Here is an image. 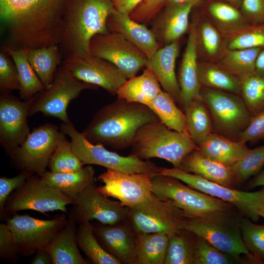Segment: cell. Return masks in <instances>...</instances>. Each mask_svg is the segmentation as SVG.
Masks as SVG:
<instances>
[{"label": "cell", "instance_id": "cell-59", "mask_svg": "<svg viewBox=\"0 0 264 264\" xmlns=\"http://www.w3.org/2000/svg\"><path fill=\"white\" fill-rule=\"evenodd\" d=\"M259 215L260 217H262L264 219V206L262 207V208L260 211Z\"/></svg>", "mask_w": 264, "mask_h": 264}, {"label": "cell", "instance_id": "cell-14", "mask_svg": "<svg viewBox=\"0 0 264 264\" xmlns=\"http://www.w3.org/2000/svg\"><path fill=\"white\" fill-rule=\"evenodd\" d=\"M68 218L59 214L52 219L44 220L27 214H15L7 218L5 222L15 239L19 254L28 256L39 249L46 248L54 235L66 223Z\"/></svg>", "mask_w": 264, "mask_h": 264}, {"label": "cell", "instance_id": "cell-4", "mask_svg": "<svg viewBox=\"0 0 264 264\" xmlns=\"http://www.w3.org/2000/svg\"><path fill=\"white\" fill-rule=\"evenodd\" d=\"M131 147V155L142 160L164 159L178 168L184 157L198 146L189 133L170 129L157 120L139 129Z\"/></svg>", "mask_w": 264, "mask_h": 264}, {"label": "cell", "instance_id": "cell-50", "mask_svg": "<svg viewBox=\"0 0 264 264\" xmlns=\"http://www.w3.org/2000/svg\"><path fill=\"white\" fill-rule=\"evenodd\" d=\"M264 139V110L252 116L246 126L238 136L237 140L246 143Z\"/></svg>", "mask_w": 264, "mask_h": 264}, {"label": "cell", "instance_id": "cell-32", "mask_svg": "<svg viewBox=\"0 0 264 264\" xmlns=\"http://www.w3.org/2000/svg\"><path fill=\"white\" fill-rule=\"evenodd\" d=\"M198 76L201 87L240 95L241 82L218 62L198 60Z\"/></svg>", "mask_w": 264, "mask_h": 264}, {"label": "cell", "instance_id": "cell-24", "mask_svg": "<svg viewBox=\"0 0 264 264\" xmlns=\"http://www.w3.org/2000/svg\"><path fill=\"white\" fill-rule=\"evenodd\" d=\"M191 22L198 60L218 62L227 49L225 36L199 10L195 13Z\"/></svg>", "mask_w": 264, "mask_h": 264}, {"label": "cell", "instance_id": "cell-23", "mask_svg": "<svg viewBox=\"0 0 264 264\" xmlns=\"http://www.w3.org/2000/svg\"><path fill=\"white\" fill-rule=\"evenodd\" d=\"M179 41L159 48L149 60L147 67L153 72L163 90L176 104L181 105V91L175 72L176 60L180 49Z\"/></svg>", "mask_w": 264, "mask_h": 264}, {"label": "cell", "instance_id": "cell-15", "mask_svg": "<svg viewBox=\"0 0 264 264\" xmlns=\"http://www.w3.org/2000/svg\"><path fill=\"white\" fill-rule=\"evenodd\" d=\"M129 212V207L101 193L93 183L78 195L66 214L78 225L93 220L113 224L127 219Z\"/></svg>", "mask_w": 264, "mask_h": 264}, {"label": "cell", "instance_id": "cell-12", "mask_svg": "<svg viewBox=\"0 0 264 264\" xmlns=\"http://www.w3.org/2000/svg\"><path fill=\"white\" fill-rule=\"evenodd\" d=\"M98 87L75 78L62 64L57 68L51 85L37 94L30 111V116L42 112L67 123L70 120L66 110L70 102L85 89H96Z\"/></svg>", "mask_w": 264, "mask_h": 264}, {"label": "cell", "instance_id": "cell-37", "mask_svg": "<svg viewBox=\"0 0 264 264\" xmlns=\"http://www.w3.org/2000/svg\"><path fill=\"white\" fill-rule=\"evenodd\" d=\"M262 48L227 49L218 63L241 82L255 73V64Z\"/></svg>", "mask_w": 264, "mask_h": 264}, {"label": "cell", "instance_id": "cell-13", "mask_svg": "<svg viewBox=\"0 0 264 264\" xmlns=\"http://www.w3.org/2000/svg\"><path fill=\"white\" fill-rule=\"evenodd\" d=\"M61 131L51 123L35 128L24 142L9 155L11 166L21 171L41 176L47 170Z\"/></svg>", "mask_w": 264, "mask_h": 264}, {"label": "cell", "instance_id": "cell-30", "mask_svg": "<svg viewBox=\"0 0 264 264\" xmlns=\"http://www.w3.org/2000/svg\"><path fill=\"white\" fill-rule=\"evenodd\" d=\"M162 90L156 78L148 67L139 76L128 79L119 88L117 98L148 106Z\"/></svg>", "mask_w": 264, "mask_h": 264}, {"label": "cell", "instance_id": "cell-51", "mask_svg": "<svg viewBox=\"0 0 264 264\" xmlns=\"http://www.w3.org/2000/svg\"><path fill=\"white\" fill-rule=\"evenodd\" d=\"M165 0H145L131 14V18L142 23L149 22L164 5Z\"/></svg>", "mask_w": 264, "mask_h": 264}, {"label": "cell", "instance_id": "cell-45", "mask_svg": "<svg viewBox=\"0 0 264 264\" xmlns=\"http://www.w3.org/2000/svg\"><path fill=\"white\" fill-rule=\"evenodd\" d=\"M240 96L252 116L264 110V77L254 74L243 80Z\"/></svg>", "mask_w": 264, "mask_h": 264}, {"label": "cell", "instance_id": "cell-57", "mask_svg": "<svg viewBox=\"0 0 264 264\" xmlns=\"http://www.w3.org/2000/svg\"><path fill=\"white\" fill-rule=\"evenodd\" d=\"M202 0H165L164 5L187 3L194 1L200 2Z\"/></svg>", "mask_w": 264, "mask_h": 264}, {"label": "cell", "instance_id": "cell-6", "mask_svg": "<svg viewBox=\"0 0 264 264\" xmlns=\"http://www.w3.org/2000/svg\"><path fill=\"white\" fill-rule=\"evenodd\" d=\"M60 131L69 136L74 152L84 165H99L107 169L128 173H147L152 176L159 174V167L149 160H144L131 154L124 156L107 150L103 145L90 142L71 121L63 122Z\"/></svg>", "mask_w": 264, "mask_h": 264}, {"label": "cell", "instance_id": "cell-52", "mask_svg": "<svg viewBox=\"0 0 264 264\" xmlns=\"http://www.w3.org/2000/svg\"><path fill=\"white\" fill-rule=\"evenodd\" d=\"M239 9L249 24L264 22V0H242Z\"/></svg>", "mask_w": 264, "mask_h": 264}, {"label": "cell", "instance_id": "cell-27", "mask_svg": "<svg viewBox=\"0 0 264 264\" xmlns=\"http://www.w3.org/2000/svg\"><path fill=\"white\" fill-rule=\"evenodd\" d=\"M78 226L68 219L66 224L52 238L46 248L52 264H87L77 242Z\"/></svg>", "mask_w": 264, "mask_h": 264}, {"label": "cell", "instance_id": "cell-29", "mask_svg": "<svg viewBox=\"0 0 264 264\" xmlns=\"http://www.w3.org/2000/svg\"><path fill=\"white\" fill-rule=\"evenodd\" d=\"M199 11L225 36L249 24L239 8L221 0H206Z\"/></svg>", "mask_w": 264, "mask_h": 264}, {"label": "cell", "instance_id": "cell-53", "mask_svg": "<svg viewBox=\"0 0 264 264\" xmlns=\"http://www.w3.org/2000/svg\"><path fill=\"white\" fill-rule=\"evenodd\" d=\"M115 10L121 14L130 15L145 0H111Z\"/></svg>", "mask_w": 264, "mask_h": 264}, {"label": "cell", "instance_id": "cell-31", "mask_svg": "<svg viewBox=\"0 0 264 264\" xmlns=\"http://www.w3.org/2000/svg\"><path fill=\"white\" fill-rule=\"evenodd\" d=\"M40 176L47 184L74 200L86 188L94 183L95 172L89 165L71 173L46 171Z\"/></svg>", "mask_w": 264, "mask_h": 264}, {"label": "cell", "instance_id": "cell-44", "mask_svg": "<svg viewBox=\"0 0 264 264\" xmlns=\"http://www.w3.org/2000/svg\"><path fill=\"white\" fill-rule=\"evenodd\" d=\"M248 261L220 250L205 239L196 235L194 264H247Z\"/></svg>", "mask_w": 264, "mask_h": 264}, {"label": "cell", "instance_id": "cell-33", "mask_svg": "<svg viewBox=\"0 0 264 264\" xmlns=\"http://www.w3.org/2000/svg\"><path fill=\"white\" fill-rule=\"evenodd\" d=\"M2 49L9 55L17 68L22 100H29L46 88L27 60V49H14L6 45Z\"/></svg>", "mask_w": 264, "mask_h": 264}, {"label": "cell", "instance_id": "cell-38", "mask_svg": "<svg viewBox=\"0 0 264 264\" xmlns=\"http://www.w3.org/2000/svg\"><path fill=\"white\" fill-rule=\"evenodd\" d=\"M148 107L170 129L180 132L189 133L184 113L177 107L173 99L165 91L162 90Z\"/></svg>", "mask_w": 264, "mask_h": 264}, {"label": "cell", "instance_id": "cell-21", "mask_svg": "<svg viewBox=\"0 0 264 264\" xmlns=\"http://www.w3.org/2000/svg\"><path fill=\"white\" fill-rule=\"evenodd\" d=\"M200 2L164 5V9L154 18L151 29L161 47L179 41L188 32L190 13Z\"/></svg>", "mask_w": 264, "mask_h": 264}, {"label": "cell", "instance_id": "cell-49", "mask_svg": "<svg viewBox=\"0 0 264 264\" xmlns=\"http://www.w3.org/2000/svg\"><path fill=\"white\" fill-rule=\"evenodd\" d=\"M19 255L14 236L6 223L0 224V258L12 263H17Z\"/></svg>", "mask_w": 264, "mask_h": 264}, {"label": "cell", "instance_id": "cell-54", "mask_svg": "<svg viewBox=\"0 0 264 264\" xmlns=\"http://www.w3.org/2000/svg\"><path fill=\"white\" fill-rule=\"evenodd\" d=\"M32 264H52L50 255L46 248L37 250L34 257L30 261Z\"/></svg>", "mask_w": 264, "mask_h": 264}, {"label": "cell", "instance_id": "cell-42", "mask_svg": "<svg viewBox=\"0 0 264 264\" xmlns=\"http://www.w3.org/2000/svg\"><path fill=\"white\" fill-rule=\"evenodd\" d=\"M264 166V145L249 151L232 166L236 188L257 175Z\"/></svg>", "mask_w": 264, "mask_h": 264}, {"label": "cell", "instance_id": "cell-19", "mask_svg": "<svg viewBox=\"0 0 264 264\" xmlns=\"http://www.w3.org/2000/svg\"><path fill=\"white\" fill-rule=\"evenodd\" d=\"M152 175L147 173H128L107 169L98 176L105 185L97 187L108 197L118 199L130 208L141 202L152 193Z\"/></svg>", "mask_w": 264, "mask_h": 264}, {"label": "cell", "instance_id": "cell-8", "mask_svg": "<svg viewBox=\"0 0 264 264\" xmlns=\"http://www.w3.org/2000/svg\"><path fill=\"white\" fill-rule=\"evenodd\" d=\"M159 174L176 177L197 190L231 204L244 217L255 222L259 220V212L264 206V187L256 192L240 191L175 167H159Z\"/></svg>", "mask_w": 264, "mask_h": 264}, {"label": "cell", "instance_id": "cell-18", "mask_svg": "<svg viewBox=\"0 0 264 264\" xmlns=\"http://www.w3.org/2000/svg\"><path fill=\"white\" fill-rule=\"evenodd\" d=\"M36 96L21 100L9 93L0 97V143L10 155L30 132L28 117Z\"/></svg>", "mask_w": 264, "mask_h": 264}, {"label": "cell", "instance_id": "cell-26", "mask_svg": "<svg viewBox=\"0 0 264 264\" xmlns=\"http://www.w3.org/2000/svg\"><path fill=\"white\" fill-rule=\"evenodd\" d=\"M178 168L226 187L236 189L231 167L204 155L198 148L184 157Z\"/></svg>", "mask_w": 264, "mask_h": 264}, {"label": "cell", "instance_id": "cell-10", "mask_svg": "<svg viewBox=\"0 0 264 264\" xmlns=\"http://www.w3.org/2000/svg\"><path fill=\"white\" fill-rule=\"evenodd\" d=\"M74 202L58 189L47 184L40 176L32 174L7 198L4 207L5 220L8 215L25 210L44 214L54 211L66 213L67 205Z\"/></svg>", "mask_w": 264, "mask_h": 264}, {"label": "cell", "instance_id": "cell-11", "mask_svg": "<svg viewBox=\"0 0 264 264\" xmlns=\"http://www.w3.org/2000/svg\"><path fill=\"white\" fill-rule=\"evenodd\" d=\"M152 191L158 197L172 201L188 218H195L206 213L235 208L231 204L213 197L178 179L157 174L152 176Z\"/></svg>", "mask_w": 264, "mask_h": 264}, {"label": "cell", "instance_id": "cell-48", "mask_svg": "<svg viewBox=\"0 0 264 264\" xmlns=\"http://www.w3.org/2000/svg\"><path fill=\"white\" fill-rule=\"evenodd\" d=\"M32 174L21 171L12 177L0 178V219L5 220L4 207L6 201L11 194L19 187Z\"/></svg>", "mask_w": 264, "mask_h": 264}, {"label": "cell", "instance_id": "cell-36", "mask_svg": "<svg viewBox=\"0 0 264 264\" xmlns=\"http://www.w3.org/2000/svg\"><path fill=\"white\" fill-rule=\"evenodd\" d=\"M137 234L135 264H164L170 237L162 233Z\"/></svg>", "mask_w": 264, "mask_h": 264}, {"label": "cell", "instance_id": "cell-16", "mask_svg": "<svg viewBox=\"0 0 264 264\" xmlns=\"http://www.w3.org/2000/svg\"><path fill=\"white\" fill-rule=\"evenodd\" d=\"M89 50L92 55L116 66L127 79L136 76L141 69L147 67L149 62L144 53L121 34L114 32L94 36L90 42Z\"/></svg>", "mask_w": 264, "mask_h": 264}, {"label": "cell", "instance_id": "cell-28", "mask_svg": "<svg viewBox=\"0 0 264 264\" xmlns=\"http://www.w3.org/2000/svg\"><path fill=\"white\" fill-rule=\"evenodd\" d=\"M198 146L204 155L230 167L250 150L245 143L215 132L211 133Z\"/></svg>", "mask_w": 264, "mask_h": 264}, {"label": "cell", "instance_id": "cell-17", "mask_svg": "<svg viewBox=\"0 0 264 264\" xmlns=\"http://www.w3.org/2000/svg\"><path fill=\"white\" fill-rule=\"evenodd\" d=\"M63 64L78 80L101 87L112 95H116L128 79L112 63L91 53L70 55L64 59Z\"/></svg>", "mask_w": 264, "mask_h": 264}, {"label": "cell", "instance_id": "cell-46", "mask_svg": "<svg viewBox=\"0 0 264 264\" xmlns=\"http://www.w3.org/2000/svg\"><path fill=\"white\" fill-rule=\"evenodd\" d=\"M241 233L246 248L261 264H264V224H257L243 217Z\"/></svg>", "mask_w": 264, "mask_h": 264}, {"label": "cell", "instance_id": "cell-1", "mask_svg": "<svg viewBox=\"0 0 264 264\" xmlns=\"http://www.w3.org/2000/svg\"><path fill=\"white\" fill-rule=\"evenodd\" d=\"M75 0H0L6 44L14 49L60 45L66 13Z\"/></svg>", "mask_w": 264, "mask_h": 264}, {"label": "cell", "instance_id": "cell-20", "mask_svg": "<svg viewBox=\"0 0 264 264\" xmlns=\"http://www.w3.org/2000/svg\"><path fill=\"white\" fill-rule=\"evenodd\" d=\"M94 233L104 250L120 264H135L137 233L128 219L113 224L96 221Z\"/></svg>", "mask_w": 264, "mask_h": 264}, {"label": "cell", "instance_id": "cell-22", "mask_svg": "<svg viewBox=\"0 0 264 264\" xmlns=\"http://www.w3.org/2000/svg\"><path fill=\"white\" fill-rule=\"evenodd\" d=\"M107 26L110 32L121 34L144 53L149 60L161 47L152 30L144 24L135 21L129 15L115 10L109 16Z\"/></svg>", "mask_w": 264, "mask_h": 264}, {"label": "cell", "instance_id": "cell-2", "mask_svg": "<svg viewBox=\"0 0 264 264\" xmlns=\"http://www.w3.org/2000/svg\"><path fill=\"white\" fill-rule=\"evenodd\" d=\"M157 120L147 106L117 98L100 109L82 132L93 144L123 150L131 147L140 128Z\"/></svg>", "mask_w": 264, "mask_h": 264}, {"label": "cell", "instance_id": "cell-55", "mask_svg": "<svg viewBox=\"0 0 264 264\" xmlns=\"http://www.w3.org/2000/svg\"><path fill=\"white\" fill-rule=\"evenodd\" d=\"M259 186H264V168L249 180L245 187L251 189Z\"/></svg>", "mask_w": 264, "mask_h": 264}, {"label": "cell", "instance_id": "cell-25", "mask_svg": "<svg viewBox=\"0 0 264 264\" xmlns=\"http://www.w3.org/2000/svg\"><path fill=\"white\" fill-rule=\"evenodd\" d=\"M188 33L177 77L182 107L199 96L201 87L198 76V58L195 29L192 22Z\"/></svg>", "mask_w": 264, "mask_h": 264}, {"label": "cell", "instance_id": "cell-5", "mask_svg": "<svg viewBox=\"0 0 264 264\" xmlns=\"http://www.w3.org/2000/svg\"><path fill=\"white\" fill-rule=\"evenodd\" d=\"M243 215L235 208L211 211L195 218H189L185 228L202 237L220 250L241 258L255 259L243 242L241 224Z\"/></svg>", "mask_w": 264, "mask_h": 264}, {"label": "cell", "instance_id": "cell-56", "mask_svg": "<svg viewBox=\"0 0 264 264\" xmlns=\"http://www.w3.org/2000/svg\"><path fill=\"white\" fill-rule=\"evenodd\" d=\"M255 74L264 77V47L261 49L257 57Z\"/></svg>", "mask_w": 264, "mask_h": 264}, {"label": "cell", "instance_id": "cell-43", "mask_svg": "<svg viewBox=\"0 0 264 264\" xmlns=\"http://www.w3.org/2000/svg\"><path fill=\"white\" fill-rule=\"evenodd\" d=\"M227 49H246L264 47V22L248 24L225 36Z\"/></svg>", "mask_w": 264, "mask_h": 264}, {"label": "cell", "instance_id": "cell-40", "mask_svg": "<svg viewBox=\"0 0 264 264\" xmlns=\"http://www.w3.org/2000/svg\"><path fill=\"white\" fill-rule=\"evenodd\" d=\"M77 242L79 248L94 264H120L107 252L96 238L93 223L86 222L78 225Z\"/></svg>", "mask_w": 264, "mask_h": 264}, {"label": "cell", "instance_id": "cell-3", "mask_svg": "<svg viewBox=\"0 0 264 264\" xmlns=\"http://www.w3.org/2000/svg\"><path fill=\"white\" fill-rule=\"evenodd\" d=\"M115 10L111 0H75L65 18L61 45L63 57L90 53L89 44L97 34L110 32L107 21Z\"/></svg>", "mask_w": 264, "mask_h": 264}, {"label": "cell", "instance_id": "cell-34", "mask_svg": "<svg viewBox=\"0 0 264 264\" xmlns=\"http://www.w3.org/2000/svg\"><path fill=\"white\" fill-rule=\"evenodd\" d=\"M63 57L59 45L27 49V60L46 88L52 83Z\"/></svg>", "mask_w": 264, "mask_h": 264}, {"label": "cell", "instance_id": "cell-41", "mask_svg": "<svg viewBox=\"0 0 264 264\" xmlns=\"http://www.w3.org/2000/svg\"><path fill=\"white\" fill-rule=\"evenodd\" d=\"M66 135L61 132L57 145L50 159L48 167L52 172L71 173L84 167Z\"/></svg>", "mask_w": 264, "mask_h": 264}, {"label": "cell", "instance_id": "cell-35", "mask_svg": "<svg viewBox=\"0 0 264 264\" xmlns=\"http://www.w3.org/2000/svg\"><path fill=\"white\" fill-rule=\"evenodd\" d=\"M183 108L188 132L198 145L213 132V122L209 110L199 96Z\"/></svg>", "mask_w": 264, "mask_h": 264}, {"label": "cell", "instance_id": "cell-9", "mask_svg": "<svg viewBox=\"0 0 264 264\" xmlns=\"http://www.w3.org/2000/svg\"><path fill=\"white\" fill-rule=\"evenodd\" d=\"M199 97L211 114L213 132L234 140L246 127L252 115L240 95L201 87Z\"/></svg>", "mask_w": 264, "mask_h": 264}, {"label": "cell", "instance_id": "cell-47", "mask_svg": "<svg viewBox=\"0 0 264 264\" xmlns=\"http://www.w3.org/2000/svg\"><path fill=\"white\" fill-rule=\"evenodd\" d=\"M9 55L2 49L0 52V92L9 93L21 88L16 66Z\"/></svg>", "mask_w": 264, "mask_h": 264}, {"label": "cell", "instance_id": "cell-7", "mask_svg": "<svg viewBox=\"0 0 264 264\" xmlns=\"http://www.w3.org/2000/svg\"><path fill=\"white\" fill-rule=\"evenodd\" d=\"M128 219L137 234L162 233L170 237L185 228L189 218L172 201L152 192L144 200L129 208Z\"/></svg>", "mask_w": 264, "mask_h": 264}, {"label": "cell", "instance_id": "cell-39", "mask_svg": "<svg viewBox=\"0 0 264 264\" xmlns=\"http://www.w3.org/2000/svg\"><path fill=\"white\" fill-rule=\"evenodd\" d=\"M196 235L183 228L169 238L164 264H194Z\"/></svg>", "mask_w": 264, "mask_h": 264}, {"label": "cell", "instance_id": "cell-58", "mask_svg": "<svg viewBox=\"0 0 264 264\" xmlns=\"http://www.w3.org/2000/svg\"><path fill=\"white\" fill-rule=\"evenodd\" d=\"M225 2H227L236 7L239 8L242 2V0H221Z\"/></svg>", "mask_w": 264, "mask_h": 264}]
</instances>
